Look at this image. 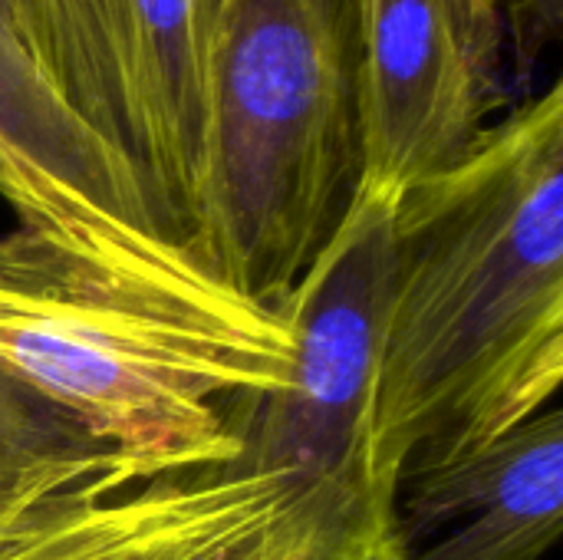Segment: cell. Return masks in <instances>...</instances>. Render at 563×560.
I'll return each mask as SVG.
<instances>
[{"instance_id": "cell-6", "label": "cell", "mask_w": 563, "mask_h": 560, "mask_svg": "<svg viewBox=\"0 0 563 560\" xmlns=\"http://www.w3.org/2000/svg\"><path fill=\"white\" fill-rule=\"evenodd\" d=\"M563 531V413L544 409L485 452L412 475L406 560H544Z\"/></svg>"}, {"instance_id": "cell-4", "label": "cell", "mask_w": 563, "mask_h": 560, "mask_svg": "<svg viewBox=\"0 0 563 560\" xmlns=\"http://www.w3.org/2000/svg\"><path fill=\"white\" fill-rule=\"evenodd\" d=\"M360 188L402 198L459 165L508 102L501 0H356Z\"/></svg>"}, {"instance_id": "cell-3", "label": "cell", "mask_w": 563, "mask_h": 560, "mask_svg": "<svg viewBox=\"0 0 563 560\" xmlns=\"http://www.w3.org/2000/svg\"><path fill=\"white\" fill-rule=\"evenodd\" d=\"M399 198L356 191L346 218L277 307L284 386L228 403V472L284 488L307 560H406L399 495L376 452V393Z\"/></svg>"}, {"instance_id": "cell-5", "label": "cell", "mask_w": 563, "mask_h": 560, "mask_svg": "<svg viewBox=\"0 0 563 560\" xmlns=\"http://www.w3.org/2000/svg\"><path fill=\"white\" fill-rule=\"evenodd\" d=\"M0 560H307L271 479L205 469L89 482L0 515Z\"/></svg>"}, {"instance_id": "cell-8", "label": "cell", "mask_w": 563, "mask_h": 560, "mask_svg": "<svg viewBox=\"0 0 563 560\" xmlns=\"http://www.w3.org/2000/svg\"><path fill=\"white\" fill-rule=\"evenodd\" d=\"M135 469L59 403L0 370V515Z\"/></svg>"}, {"instance_id": "cell-1", "label": "cell", "mask_w": 563, "mask_h": 560, "mask_svg": "<svg viewBox=\"0 0 563 560\" xmlns=\"http://www.w3.org/2000/svg\"><path fill=\"white\" fill-rule=\"evenodd\" d=\"M563 383V86L396 205L376 452L412 475L492 449Z\"/></svg>"}, {"instance_id": "cell-9", "label": "cell", "mask_w": 563, "mask_h": 560, "mask_svg": "<svg viewBox=\"0 0 563 560\" xmlns=\"http://www.w3.org/2000/svg\"><path fill=\"white\" fill-rule=\"evenodd\" d=\"M508 46L521 76L563 36V0H501Z\"/></svg>"}, {"instance_id": "cell-2", "label": "cell", "mask_w": 563, "mask_h": 560, "mask_svg": "<svg viewBox=\"0 0 563 560\" xmlns=\"http://www.w3.org/2000/svg\"><path fill=\"white\" fill-rule=\"evenodd\" d=\"M363 175L356 0H218L191 261L277 310Z\"/></svg>"}, {"instance_id": "cell-7", "label": "cell", "mask_w": 563, "mask_h": 560, "mask_svg": "<svg viewBox=\"0 0 563 560\" xmlns=\"http://www.w3.org/2000/svg\"><path fill=\"white\" fill-rule=\"evenodd\" d=\"M102 7L129 86L139 175L158 224L188 254L205 178L218 0H102Z\"/></svg>"}]
</instances>
